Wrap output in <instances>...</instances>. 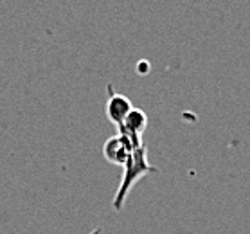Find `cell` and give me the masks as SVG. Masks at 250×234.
Here are the masks:
<instances>
[{
	"mask_svg": "<svg viewBox=\"0 0 250 234\" xmlns=\"http://www.w3.org/2000/svg\"><path fill=\"white\" fill-rule=\"evenodd\" d=\"M149 173H159V168L153 164H149L148 160V146L142 144L139 148L131 149V155L128 162L125 164V173H123V178H121V184L117 191L114 194V200H112V206L117 213L123 211L125 207V202L130 194L131 188L135 186L142 177H146Z\"/></svg>",
	"mask_w": 250,
	"mask_h": 234,
	"instance_id": "cell-1",
	"label": "cell"
},
{
	"mask_svg": "<svg viewBox=\"0 0 250 234\" xmlns=\"http://www.w3.org/2000/svg\"><path fill=\"white\" fill-rule=\"evenodd\" d=\"M133 110V105L125 94L114 90V86L108 85V97H106V105H104V112L106 117L112 125L121 126L125 123V119L130 115V112Z\"/></svg>",
	"mask_w": 250,
	"mask_h": 234,
	"instance_id": "cell-2",
	"label": "cell"
},
{
	"mask_svg": "<svg viewBox=\"0 0 250 234\" xmlns=\"http://www.w3.org/2000/svg\"><path fill=\"white\" fill-rule=\"evenodd\" d=\"M133 148L135 146H131V143L128 139H125L123 135L117 133V135L104 141V144H103V157L108 160L110 164L123 166L125 168Z\"/></svg>",
	"mask_w": 250,
	"mask_h": 234,
	"instance_id": "cell-3",
	"label": "cell"
},
{
	"mask_svg": "<svg viewBox=\"0 0 250 234\" xmlns=\"http://www.w3.org/2000/svg\"><path fill=\"white\" fill-rule=\"evenodd\" d=\"M148 69H149V63H146V62L139 63V72H141V74H146V70Z\"/></svg>",
	"mask_w": 250,
	"mask_h": 234,
	"instance_id": "cell-4",
	"label": "cell"
},
{
	"mask_svg": "<svg viewBox=\"0 0 250 234\" xmlns=\"http://www.w3.org/2000/svg\"><path fill=\"white\" fill-rule=\"evenodd\" d=\"M88 234H101V229L97 227V229H94V231H90Z\"/></svg>",
	"mask_w": 250,
	"mask_h": 234,
	"instance_id": "cell-5",
	"label": "cell"
}]
</instances>
